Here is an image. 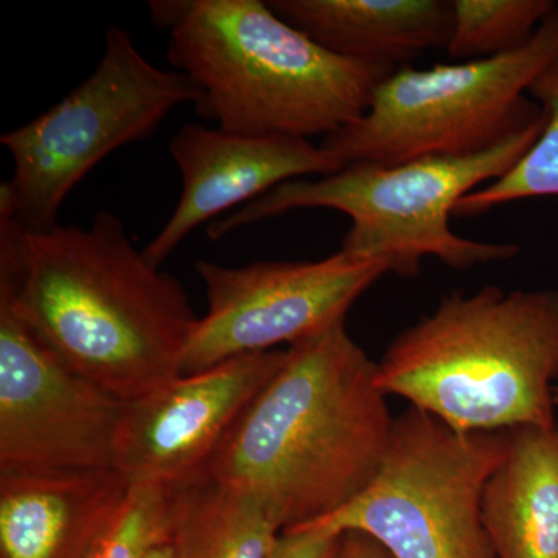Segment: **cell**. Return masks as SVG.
Instances as JSON below:
<instances>
[{"instance_id":"obj_1","label":"cell","mask_w":558,"mask_h":558,"mask_svg":"<svg viewBox=\"0 0 558 558\" xmlns=\"http://www.w3.org/2000/svg\"><path fill=\"white\" fill-rule=\"evenodd\" d=\"M0 301L65 363L124 400L180 376L197 317L109 211L24 231L0 216Z\"/></svg>"},{"instance_id":"obj_2","label":"cell","mask_w":558,"mask_h":558,"mask_svg":"<svg viewBox=\"0 0 558 558\" xmlns=\"http://www.w3.org/2000/svg\"><path fill=\"white\" fill-rule=\"evenodd\" d=\"M387 398L377 362L339 323L288 348L205 475L258 499L282 532L325 519L380 472L396 418Z\"/></svg>"},{"instance_id":"obj_3","label":"cell","mask_w":558,"mask_h":558,"mask_svg":"<svg viewBox=\"0 0 558 558\" xmlns=\"http://www.w3.org/2000/svg\"><path fill=\"white\" fill-rule=\"evenodd\" d=\"M168 61L201 90L196 109L219 130L306 138L365 116L396 69L326 50L260 0H156Z\"/></svg>"},{"instance_id":"obj_4","label":"cell","mask_w":558,"mask_h":558,"mask_svg":"<svg viewBox=\"0 0 558 558\" xmlns=\"http://www.w3.org/2000/svg\"><path fill=\"white\" fill-rule=\"evenodd\" d=\"M558 290L484 286L444 296L377 363L387 396L458 432L557 424Z\"/></svg>"},{"instance_id":"obj_5","label":"cell","mask_w":558,"mask_h":558,"mask_svg":"<svg viewBox=\"0 0 558 558\" xmlns=\"http://www.w3.org/2000/svg\"><path fill=\"white\" fill-rule=\"evenodd\" d=\"M543 119L495 148L465 157H421L396 165L351 163L318 178L290 180L208 226L218 241L295 209L328 208L351 219L343 252L384 259L391 274L416 277L432 256L454 270L515 258V244L459 236L450 227L462 197L505 175L537 142Z\"/></svg>"},{"instance_id":"obj_6","label":"cell","mask_w":558,"mask_h":558,"mask_svg":"<svg viewBox=\"0 0 558 558\" xmlns=\"http://www.w3.org/2000/svg\"><path fill=\"white\" fill-rule=\"evenodd\" d=\"M558 60V5L523 49L488 60L403 65L377 86L362 119L322 148L347 167L484 153L543 119L532 83Z\"/></svg>"},{"instance_id":"obj_7","label":"cell","mask_w":558,"mask_h":558,"mask_svg":"<svg viewBox=\"0 0 558 558\" xmlns=\"http://www.w3.org/2000/svg\"><path fill=\"white\" fill-rule=\"evenodd\" d=\"M201 100L196 84L156 68L130 33L110 27L97 69L58 105L0 137L13 178L0 186V216L47 231L73 189L113 150L145 140L179 106Z\"/></svg>"},{"instance_id":"obj_8","label":"cell","mask_w":558,"mask_h":558,"mask_svg":"<svg viewBox=\"0 0 558 558\" xmlns=\"http://www.w3.org/2000/svg\"><path fill=\"white\" fill-rule=\"evenodd\" d=\"M508 447L509 432H458L409 407L395 418L369 487L332 515L290 531L360 532L391 558H497L483 497Z\"/></svg>"},{"instance_id":"obj_9","label":"cell","mask_w":558,"mask_h":558,"mask_svg":"<svg viewBox=\"0 0 558 558\" xmlns=\"http://www.w3.org/2000/svg\"><path fill=\"white\" fill-rule=\"evenodd\" d=\"M196 270L208 311L191 332L180 376L318 336L347 322L360 296L391 274L387 260L343 250L314 263L275 260L227 267L199 260Z\"/></svg>"},{"instance_id":"obj_10","label":"cell","mask_w":558,"mask_h":558,"mask_svg":"<svg viewBox=\"0 0 558 558\" xmlns=\"http://www.w3.org/2000/svg\"><path fill=\"white\" fill-rule=\"evenodd\" d=\"M126 403L0 301V472L113 469Z\"/></svg>"},{"instance_id":"obj_11","label":"cell","mask_w":558,"mask_h":558,"mask_svg":"<svg viewBox=\"0 0 558 558\" xmlns=\"http://www.w3.org/2000/svg\"><path fill=\"white\" fill-rule=\"evenodd\" d=\"M286 359L288 349L238 355L128 400L113 469L168 487L201 478Z\"/></svg>"},{"instance_id":"obj_12","label":"cell","mask_w":558,"mask_h":558,"mask_svg":"<svg viewBox=\"0 0 558 558\" xmlns=\"http://www.w3.org/2000/svg\"><path fill=\"white\" fill-rule=\"evenodd\" d=\"M168 149L182 174V194L163 229L143 248L156 267L170 258L191 231L223 218L230 208L244 207L290 180L344 168L311 140L234 134L201 124L183 126Z\"/></svg>"},{"instance_id":"obj_13","label":"cell","mask_w":558,"mask_h":558,"mask_svg":"<svg viewBox=\"0 0 558 558\" xmlns=\"http://www.w3.org/2000/svg\"><path fill=\"white\" fill-rule=\"evenodd\" d=\"M130 486L117 469L0 472V558H86Z\"/></svg>"},{"instance_id":"obj_14","label":"cell","mask_w":558,"mask_h":558,"mask_svg":"<svg viewBox=\"0 0 558 558\" xmlns=\"http://www.w3.org/2000/svg\"><path fill=\"white\" fill-rule=\"evenodd\" d=\"M281 20L340 57L399 69L447 49L453 2L447 0H270Z\"/></svg>"},{"instance_id":"obj_15","label":"cell","mask_w":558,"mask_h":558,"mask_svg":"<svg viewBox=\"0 0 558 558\" xmlns=\"http://www.w3.org/2000/svg\"><path fill=\"white\" fill-rule=\"evenodd\" d=\"M483 519L497 558H558V422L509 429L488 478Z\"/></svg>"},{"instance_id":"obj_16","label":"cell","mask_w":558,"mask_h":558,"mask_svg":"<svg viewBox=\"0 0 558 558\" xmlns=\"http://www.w3.org/2000/svg\"><path fill=\"white\" fill-rule=\"evenodd\" d=\"M174 558H267L281 527L240 488L204 475L172 487Z\"/></svg>"},{"instance_id":"obj_17","label":"cell","mask_w":558,"mask_h":558,"mask_svg":"<svg viewBox=\"0 0 558 558\" xmlns=\"http://www.w3.org/2000/svg\"><path fill=\"white\" fill-rule=\"evenodd\" d=\"M529 94L545 112L537 142L505 175L462 197L453 218H476L510 202L558 196V60L532 83Z\"/></svg>"},{"instance_id":"obj_18","label":"cell","mask_w":558,"mask_h":558,"mask_svg":"<svg viewBox=\"0 0 558 558\" xmlns=\"http://www.w3.org/2000/svg\"><path fill=\"white\" fill-rule=\"evenodd\" d=\"M557 5L554 0H453L447 57L480 61L523 49Z\"/></svg>"},{"instance_id":"obj_19","label":"cell","mask_w":558,"mask_h":558,"mask_svg":"<svg viewBox=\"0 0 558 558\" xmlns=\"http://www.w3.org/2000/svg\"><path fill=\"white\" fill-rule=\"evenodd\" d=\"M174 488L157 483H131L116 515L86 558H148L170 545Z\"/></svg>"},{"instance_id":"obj_20","label":"cell","mask_w":558,"mask_h":558,"mask_svg":"<svg viewBox=\"0 0 558 558\" xmlns=\"http://www.w3.org/2000/svg\"><path fill=\"white\" fill-rule=\"evenodd\" d=\"M343 535L318 529H296L279 535L267 558H339Z\"/></svg>"},{"instance_id":"obj_21","label":"cell","mask_w":558,"mask_h":558,"mask_svg":"<svg viewBox=\"0 0 558 558\" xmlns=\"http://www.w3.org/2000/svg\"><path fill=\"white\" fill-rule=\"evenodd\" d=\"M339 558H391L373 538L360 532H347L341 539Z\"/></svg>"},{"instance_id":"obj_22","label":"cell","mask_w":558,"mask_h":558,"mask_svg":"<svg viewBox=\"0 0 558 558\" xmlns=\"http://www.w3.org/2000/svg\"><path fill=\"white\" fill-rule=\"evenodd\" d=\"M148 558H174V556H172L171 545L160 546V548L154 550Z\"/></svg>"}]
</instances>
